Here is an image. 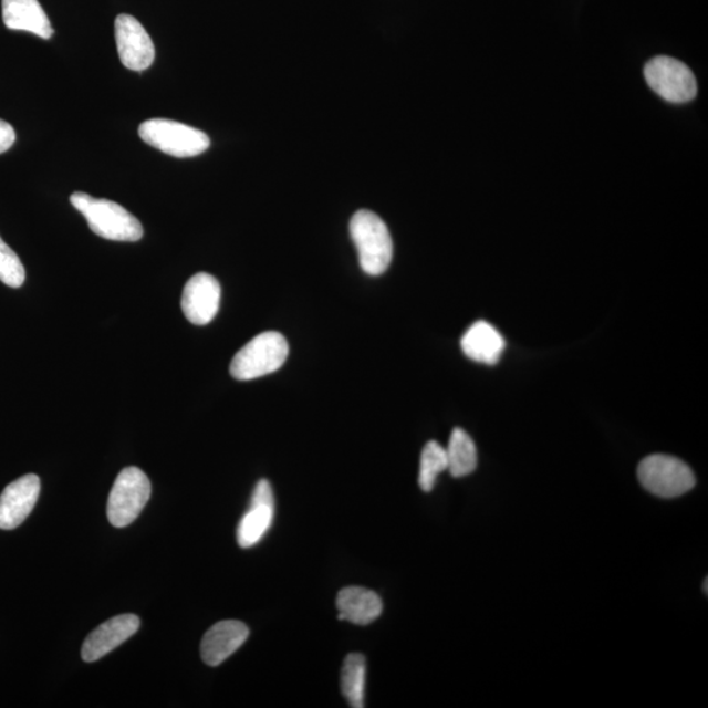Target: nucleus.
<instances>
[{
	"label": "nucleus",
	"instance_id": "1",
	"mask_svg": "<svg viewBox=\"0 0 708 708\" xmlns=\"http://www.w3.org/2000/svg\"><path fill=\"white\" fill-rule=\"evenodd\" d=\"M70 202L82 212L90 229L98 237L115 242H138L144 237L138 219L117 202L83 192L71 195Z\"/></svg>",
	"mask_w": 708,
	"mask_h": 708
},
{
	"label": "nucleus",
	"instance_id": "2",
	"mask_svg": "<svg viewBox=\"0 0 708 708\" xmlns=\"http://www.w3.org/2000/svg\"><path fill=\"white\" fill-rule=\"evenodd\" d=\"M350 231L363 271L369 275L385 273L394 253L386 223L371 210H358L351 219Z\"/></svg>",
	"mask_w": 708,
	"mask_h": 708
},
{
	"label": "nucleus",
	"instance_id": "3",
	"mask_svg": "<svg viewBox=\"0 0 708 708\" xmlns=\"http://www.w3.org/2000/svg\"><path fill=\"white\" fill-rule=\"evenodd\" d=\"M289 356L287 339L275 331L254 336L236 356L230 365L232 378L252 381L278 372Z\"/></svg>",
	"mask_w": 708,
	"mask_h": 708
},
{
	"label": "nucleus",
	"instance_id": "4",
	"mask_svg": "<svg viewBox=\"0 0 708 708\" xmlns=\"http://www.w3.org/2000/svg\"><path fill=\"white\" fill-rule=\"evenodd\" d=\"M138 133L147 145L175 158H194L210 147L207 134L173 119H147L140 124Z\"/></svg>",
	"mask_w": 708,
	"mask_h": 708
},
{
	"label": "nucleus",
	"instance_id": "5",
	"mask_svg": "<svg viewBox=\"0 0 708 708\" xmlns=\"http://www.w3.org/2000/svg\"><path fill=\"white\" fill-rule=\"evenodd\" d=\"M637 479L646 490L662 499H675L696 486V477L684 460L654 455L637 466Z\"/></svg>",
	"mask_w": 708,
	"mask_h": 708
},
{
	"label": "nucleus",
	"instance_id": "6",
	"mask_svg": "<svg viewBox=\"0 0 708 708\" xmlns=\"http://www.w3.org/2000/svg\"><path fill=\"white\" fill-rule=\"evenodd\" d=\"M152 483L138 467H126L115 481L110 493L106 514L111 525L125 528L132 525L150 500Z\"/></svg>",
	"mask_w": 708,
	"mask_h": 708
},
{
	"label": "nucleus",
	"instance_id": "7",
	"mask_svg": "<svg viewBox=\"0 0 708 708\" xmlns=\"http://www.w3.org/2000/svg\"><path fill=\"white\" fill-rule=\"evenodd\" d=\"M650 90L669 103L683 104L697 96V81L691 70L670 56H656L644 69Z\"/></svg>",
	"mask_w": 708,
	"mask_h": 708
},
{
	"label": "nucleus",
	"instance_id": "8",
	"mask_svg": "<svg viewBox=\"0 0 708 708\" xmlns=\"http://www.w3.org/2000/svg\"><path fill=\"white\" fill-rule=\"evenodd\" d=\"M115 38L119 60L126 69L142 73L153 65L154 42L136 18L126 13L118 15L115 21Z\"/></svg>",
	"mask_w": 708,
	"mask_h": 708
},
{
	"label": "nucleus",
	"instance_id": "9",
	"mask_svg": "<svg viewBox=\"0 0 708 708\" xmlns=\"http://www.w3.org/2000/svg\"><path fill=\"white\" fill-rule=\"evenodd\" d=\"M273 519L274 494L272 486L267 479H261L253 488L250 508L239 521L237 530L239 546L250 549L263 540L269 529L272 528Z\"/></svg>",
	"mask_w": 708,
	"mask_h": 708
},
{
	"label": "nucleus",
	"instance_id": "10",
	"mask_svg": "<svg viewBox=\"0 0 708 708\" xmlns=\"http://www.w3.org/2000/svg\"><path fill=\"white\" fill-rule=\"evenodd\" d=\"M221 303V285L209 273H197L184 287L181 310L196 325L209 324L216 317Z\"/></svg>",
	"mask_w": 708,
	"mask_h": 708
},
{
	"label": "nucleus",
	"instance_id": "11",
	"mask_svg": "<svg viewBox=\"0 0 708 708\" xmlns=\"http://www.w3.org/2000/svg\"><path fill=\"white\" fill-rule=\"evenodd\" d=\"M40 490V478L34 473H28L7 486L0 494V529L19 528L33 511Z\"/></svg>",
	"mask_w": 708,
	"mask_h": 708
},
{
	"label": "nucleus",
	"instance_id": "12",
	"mask_svg": "<svg viewBox=\"0 0 708 708\" xmlns=\"http://www.w3.org/2000/svg\"><path fill=\"white\" fill-rule=\"evenodd\" d=\"M139 626L140 621L134 614L117 615V617L104 622L84 641L82 647L83 660L86 663L101 660V658L111 654L113 649L122 646L123 643L136 634Z\"/></svg>",
	"mask_w": 708,
	"mask_h": 708
},
{
	"label": "nucleus",
	"instance_id": "13",
	"mask_svg": "<svg viewBox=\"0 0 708 708\" xmlns=\"http://www.w3.org/2000/svg\"><path fill=\"white\" fill-rule=\"evenodd\" d=\"M250 629L240 621H221L208 629L201 642L202 662L218 667L243 646Z\"/></svg>",
	"mask_w": 708,
	"mask_h": 708
},
{
	"label": "nucleus",
	"instance_id": "14",
	"mask_svg": "<svg viewBox=\"0 0 708 708\" xmlns=\"http://www.w3.org/2000/svg\"><path fill=\"white\" fill-rule=\"evenodd\" d=\"M340 621H348L354 625H371L379 618L384 604L377 593L363 586H346L336 598Z\"/></svg>",
	"mask_w": 708,
	"mask_h": 708
},
{
	"label": "nucleus",
	"instance_id": "15",
	"mask_svg": "<svg viewBox=\"0 0 708 708\" xmlns=\"http://www.w3.org/2000/svg\"><path fill=\"white\" fill-rule=\"evenodd\" d=\"M3 21L12 31H25L49 40L54 31L39 0H2Z\"/></svg>",
	"mask_w": 708,
	"mask_h": 708
},
{
	"label": "nucleus",
	"instance_id": "16",
	"mask_svg": "<svg viewBox=\"0 0 708 708\" xmlns=\"http://www.w3.org/2000/svg\"><path fill=\"white\" fill-rule=\"evenodd\" d=\"M460 348L476 363L494 365L506 350V340L492 324L479 321L465 332Z\"/></svg>",
	"mask_w": 708,
	"mask_h": 708
},
{
	"label": "nucleus",
	"instance_id": "17",
	"mask_svg": "<svg viewBox=\"0 0 708 708\" xmlns=\"http://www.w3.org/2000/svg\"><path fill=\"white\" fill-rule=\"evenodd\" d=\"M446 457H448V470L452 478L470 476L477 469V446L464 429L456 428L451 431Z\"/></svg>",
	"mask_w": 708,
	"mask_h": 708
},
{
	"label": "nucleus",
	"instance_id": "18",
	"mask_svg": "<svg viewBox=\"0 0 708 708\" xmlns=\"http://www.w3.org/2000/svg\"><path fill=\"white\" fill-rule=\"evenodd\" d=\"M366 660L361 654L345 657L342 669V693L353 708L365 707Z\"/></svg>",
	"mask_w": 708,
	"mask_h": 708
},
{
	"label": "nucleus",
	"instance_id": "19",
	"mask_svg": "<svg viewBox=\"0 0 708 708\" xmlns=\"http://www.w3.org/2000/svg\"><path fill=\"white\" fill-rule=\"evenodd\" d=\"M448 470L446 449L436 441L424 446L420 458L419 486L424 492L434 490L436 480L441 472Z\"/></svg>",
	"mask_w": 708,
	"mask_h": 708
},
{
	"label": "nucleus",
	"instance_id": "20",
	"mask_svg": "<svg viewBox=\"0 0 708 708\" xmlns=\"http://www.w3.org/2000/svg\"><path fill=\"white\" fill-rule=\"evenodd\" d=\"M0 281L10 288H20L25 281L23 263L2 238H0Z\"/></svg>",
	"mask_w": 708,
	"mask_h": 708
},
{
	"label": "nucleus",
	"instance_id": "21",
	"mask_svg": "<svg viewBox=\"0 0 708 708\" xmlns=\"http://www.w3.org/2000/svg\"><path fill=\"white\" fill-rule=\"evenodd\" d=\"M17 133L12 125L0 119V154L9 152L15 144Z\"/></svg>",
	"mask_w": 708,
	"mask_h": 708
},
{
	"label": "nucleus",
	"instance_id": "22",
	"mask_svg": "<svg viewBox=\"0 0 708 708\" xmlns=\"http://www.w3.org/2000/svg\"><path fill=\"white\" fill-rule=\"evenodd\" d=\"M707 586H708V579L705 580V586H704V591L706 594L708 593Z\"/></svg>",
	"mask_w": 708,
	"mask_h": 708
}]
</instances>
